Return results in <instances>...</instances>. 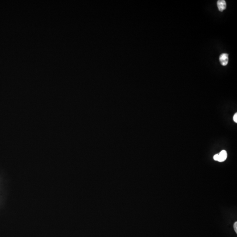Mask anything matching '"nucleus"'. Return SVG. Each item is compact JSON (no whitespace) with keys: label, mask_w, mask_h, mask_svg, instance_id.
Listing matches in <instances>:
<instances>
[{"label":"nucleus","mask_w":237,"mask_h":237,"mask_svg":"<svg viewBox=\"0 0 237 237\" xmlns=\"http://www.w3.org/2000/svg\"><path fill=\"white\" fill-rule=\"evenodd\" d=\"M220 62L221 65L223 66H225L228 63V55L226 53H224L221 54L220 56Z\"/></svg>","instance_id":"1"},{"label":"nucleus","mask_w":237,"mask_h":237,"mask_svg":"<svg viewBox=\"0 0 237 237\" xmlns=\"http://www.w3.org/2000/svg\"><path fill=\"white\" fill-rule=\"evenodd\" d=\"M217 6L219 10L222 12L226 8V2L224 0H219L217 1Z\"/></svg>","instance_id":"2"},{"label":"nucleus","mask_w":237,"mask_h":237,"mask_svg":"<svg viewBox=\"0 0 237 237\" xmlns=\"http://www.w3.org/2000/svg\"><path fill=\"white\" fill-rule=\"evenodd\" d=\"M227 158V153L225 150H223L218 154V161L220 162H224Z\"/></svg>","instance_id":"3"},{"label":"nucleus","mask_w":237,"mask_h":237,"mask_svg":"<svg viewBox=\"0 0 237 237\" xmlns=\"http://www.w3.org/2000/svg\"><path fill=\"white\" fill-rule=\"evenodd\" d=\"M237 222H236L234 224V230L235 231L236 233H237Z\"/></svg>","instance_id":"4"},{"label":"nucleus","mask_w":237,"mask_h":237,"mask_svg":"<svg viewBox=\"0 0 237 237\" xmlns=\"http://www.w3.org/2000/svg\"><path fill=\"white\" fill-rule=\"evenodd\" d=\"M233 119H234V122H235L236 123H237V113H236L234 115V117H233Z\"/></svg>","instance_id":"5"},{"label":"nucleus","mask_w":237,"mask_h":237,"mask_svg":"<svg viewBox=\"0 0 237 237\" xmlns=\"http://www.w3.org/2000/svg\"><path fill=\"white\" fill-rule=\"evenodd\" d=\"M213 159H214L215 160L218 161V154H216V155H215L214 156H213Z\"/></svg>","instance_id":"6"}]
</instances>
